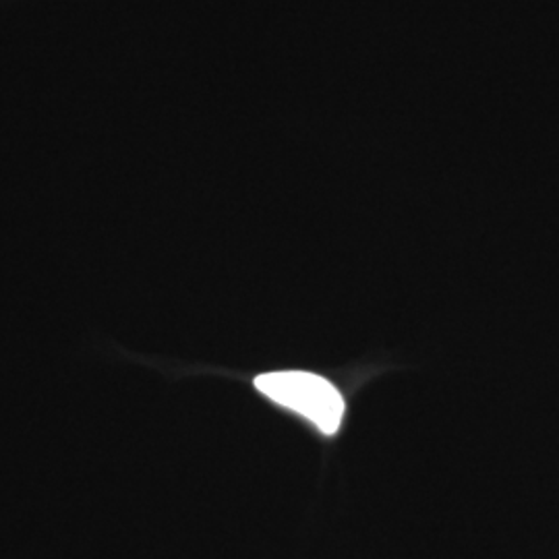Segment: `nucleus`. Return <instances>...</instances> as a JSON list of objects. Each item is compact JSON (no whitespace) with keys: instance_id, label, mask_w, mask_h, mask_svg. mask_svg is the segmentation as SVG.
<instances>
[{"instance_id":"f257e3e1","label":"nucleus","mask_w":559,"mask_h":559,"mask_svg":"<svg viewBox=\"0 0 559 559\" xmlns=\"http://www.w3.org/2000/svg\"><path fill=\"white\" fill-rule=\"evenodd\" d=\"M263 396L313 423L321 433L334 436L344 417V399L334 383L307 371H276L255 380Z\"/></svg>"}]
</instances>
